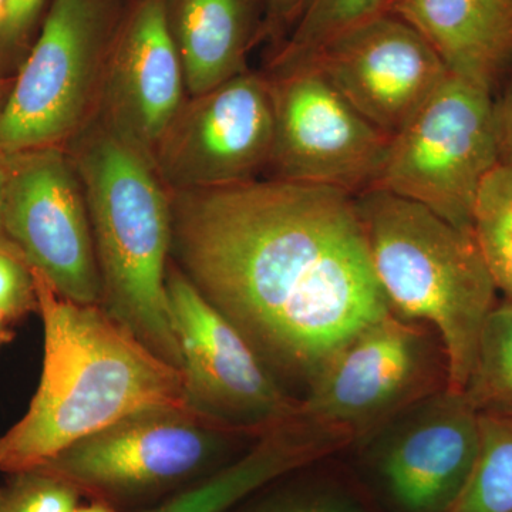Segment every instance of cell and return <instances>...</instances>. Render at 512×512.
Returning <instances> with one entry per match:
<instances>
[{"label":"cell","instance_id":"12","mask_svg":"<svg viewBox=\"0 0 512 512\" xmlns=\"http://www.w3.org/2000/svg\"><path fill=\"white\" fill-rule=\"evenodd\" d=\"M306 60L315 63L367 121L392 138L450 74L424 36L392 13L335 37Z\"/></svg>","mask_w":512,"mask_h":512},{"label":"cell","instance_id":"9","mask_svg":"<svg viewBox=\"0 0 512 512\" xmlns=\"http://www.w3.org/2000/svg\"><path fill=\"white\" fill-rule=\"evenodd\" d=\"M6 157V237L57 293L83 305H101L92 222L72 157L62 147Z\"/></svg>","mask_w":512,"mask_h":512},{"label":"cell","instance_id":"6","mask_svg":"<svg viewBox=\"0 0 512 512\" xmlns=\"http://www.w3.org/2000/svg\"><path fill=\"white\" fill-rule=\"evenodd\" d=\"M227 431L191 409L128 416L43 464L82 497L143 512L208 476Z\"/></svg>","mask_w":512,"mask_h":512},{"label":"cell","instance_id":"3","mask_svg":"<svg viewBox=\"0 0 512 512\" xmlns=\"http://www.w3.org/2000/svg\"><path fill=\"white\" fill-rule=\"evenodd\" d=\"M66 150L86 192L101 308L183 372L167 295L170 191L153 161L99 117Z\"/></svg>","mask_w":512,"mask_h":512},{"label":"cell","instance_id":"10","mask_svg":"<svg viewBox=\"0 0 512 512\" xmlns=\"http://www.w3.org/2000/svg\"><path fill=\"white\" fill-rule=\"evenodd\" d=\"M274 137L271 84L264 72L248 70L188 96L151 161L170 192L229 187L266 173Z\"/></svg>","mask_w":512,"mask_h":512},{"label":"cell","instance_id":"15","mask_svg":"<svg viewBox=\"0 0 512 512\" xmlns=\"http://www.w3.org/2000/svg\"><path fill=\"white\" fill-rule=\"evenodd\" d=\"M478 447L480 413L466 394L446 389L390 444L380 474L404 512H447L470 480Z\"/></svg>","mask_w":512,"mask_h":512},{"label":"cell","instance_id":"16","mask_svg":"<svg viewBox=\"0 0 512 512\" xmlns=\"http://www.w3.org/2000/svg\"><path fill=\"white\" fill-rule=\"evenodd\" d=\"M350 431L296 417L266 431L244 457L143 512H229L272 481L352 443Z\"/></svg>","mask_w":512,"mask_h":512},{"label":"cell","instance_id":"26","mask_svg":"<svg viewBox=\"0 0 512 512\" xmlns=\"http://www.w3.org/2000/svg\"><path fill=\"white\" fill-rule=\"evenodd\" d=\"M265 35L264 40L271 45L274 53L298 22L306 0H264Z\"/></svg>","mask_w":512,"mask_h":512},{"label":"cell","instance_id":"23","mask_svg":"<svg viewBox=\"0 0 512 512\" xmlns=\"http://www.w3.org/2000/svg\"><path fill=\"white\" fill-rule=\"evenodd\" d=\"M0 485V512H73L82 495L43 467L8 474Z\"/></svg>","mask_w":512,"mask_h":512},{"label":"cell","instance_id":"5","mask_svg":"<svg viewBox=\"0 0 512 512\" xmlns=\"http://www.w3.org/2000/svg\"><path fill=\"white\" fill-rule=\"evenodd\" d=\"M127 0H52L0 107V151L69 146L99 117Z\"/></svg>","mask_w":512,"mask_h":512},{"label":"cell","instance_id":"22","mask_svg":"<svg viewBox=\"0 0 512 512\" xmlns=\"http://www.w3.org/2000/svg\"><path fill=\"white\" fill-rule=\"evenodd\" d=\"M473 234L498 291L512 301V165L484 178L473 210Z\"/></svg>","mask_w":512,"mask_h":512},{"label":"cell","instance_id":"33","mask_svg":"<svg viewBox=\"0 0 512 512\" xmlns=\"http://www.w3.org/2000/svg\"><path fill=\"white\" fill-rule=\"evenodd\" d=\"M5 2L6 0H0V18H2L3 9H5Z\"/></svg>","mask_w":512,"mask_h":512},{"label":"cell","instance_id":"17","mask_svg":"<svg viewBox=\"0 0 512 512\" xmlns=\"http://www.w3.org/2000/svg\"><path fill=\"white\" fill-rule=\"evenodd\" d=\"M164 12L188 96L248 72L249 53L264 42V0H164Z\"/></svg>","mask_w":512,"mask_h":512},{"label":"cell","instance_id":"29","mask_svg":"<svg viewBox=\"0 0 512 512\" xmlns=\"http://www.w3.org/2000/svg\"><path fill=\"white\" fill-rule=\"evenodd\" d=\"M6 183H8V157L0 151V249L2 251L20 252L6 237L5 225H3V212H5ZM23 258V256H22Z\"/></svg>","mask_w":512,"mask_h":512},{"label":"cell","instance_id":"30","mask_svg":"<svg viewBox=\"0 0 512 512\" xmlns=\"http://www.w3.org/2000/svg\"><path fill=\"white\" fill-rule=\"evenodd\" d=\"M18 320L13 319L8 312L0 308V348L12 339L13 325Z\"/></svg>","mask_w":512,"mask_h":512},{"label":"cell","instance_id":"11","mask_svg":"<svg viewBox=\"0 0 512 512\" xmlns=\"http://www.w3.org/2000/svg\"><path fill=\"white\" fill-rule=\"evenodd\" d=\"M167 295L188 399L225 430L266 431L296 419L299 403L276 386L251 343L170 262Z\"/></svg>","mask_w":512,"mask_h":512},{"label":"cell","instance_id":"31","mask_svg":"<svg viewBox=\"0 0 512 512\" xmlns=\"http://www.w3.org/2000/svg\"><path fill=\"white\" fill-rule=\"evenodd\" d=\"M73 512H119L116 508L100 501H92L89 505H77Z\"/></svg>","mask_w":512,"mask_h":512},{"label":"cell","instance_id":"25","mask_svg":"<svg viewBox=\"0 0 512 512\" xmlns=\"http://www.w3.org/2000/svg\"><path fill=\"white\" fill-rule=\"evenodd\" d=\"M0 308L19 320L37 311L32 269L18 252L0 249Z\"/></svg>","mask_w":512,"mask_h":512},{"label":"cell","instance_id":"14","mask_svg":"<svg viewBox=\"0 0 512 512\" xmlns=\"http://www.w3.org/2000/svg\"><path fill=\"white\" fill-rule=\"evenodd\" d=\"M421 357L417 333L390 313L330 357L298 416L356 434L409 396L421 376Z\"/></svg>","mask_w":512,"mask_h":512},{"label":"cell","instance_id":"20","mask_svg":"<svg viewBox=\"0 0 512 512\" xmlns=\"http://www.w3.org/2000/svg\"><path fill=\"white\" fill-rule=\"evenodd\" d=\"M393 0H306L298 22L265 70L281 69L315 55L326 43L367 20L389 13Z\"/></svg>","mask_w":512,"mask_h":512},{"label":"cell","instance_id":"8","mask_svg":"<svg viewBox=\"0 0 512 512\" xmlns=\"http://www.w3.org/2000/svg\"><path fill=\"white\" fill-rule=\"evenodd\" d=\"M264 73L275 111L268 177L353 197L373 190L392 137L367 121L311 60Z\"/></svg>","mask_w":512,"mask_h":512},{"label":"cell","instance_id":"19","mask_svg":"<svg viewBox=\"0 0 512 512\" xmlns=\"http://www.w3.org/2000/svg\"><path fill=\"white\" fill-rule=\"evenodd\" d=\"M447 512H512V417L480 413V447L463 493Z\"/></svg>","mask_w":512,"mask_h":512},{"label":"cell","instance_id":"1","mask_svg":"<svg viewBox=\"0 0 512 512\" xmlns=\"http://www.w3.org/2000/svg\"><path fill=\"white\" fill-rule=\"evenodd\" d=\"M170 198L171 261L276 365L313 379L392 313L348 192L266 177Z\"/></svg>","mask_w":512,"mask_h":512},{"label":"cell","instance_id":"7","mask_svg":"<svg viewBox=\"0 0 512 512\" xmlns=\"http://www.w3.org/2000/svg\"><path fill=\"white\" fill-rule=\"evenodd\" d=\"M498 164L491 90L450 73L392 138L375 188L473 232L478 190Z\"/></svg>","mask_w":512,"mask_h":512},{"label":"cell","instance_id":"28","mask_svg":"<svg viewBox=\"0 0 512 512\" xmlns=\"http://www.w3.org/2000/svg\"><path fill=\"white\" fill-rule=\"evenodd\" d=\"M255 512H359L352 510V508L345 507V505L335 503H318V501H311V503H288L268 505V507L261 508Z\"/></svg>","mask_w":512,"mask_h":512},{"label":"cell","instance_id":"24","mask_svg":"<svg viewBox=\"0 0 512 512\" xmlns=\"http://www.w3.org/2000/svg\"><path fill=\"white\" fill-rule=\"evenodd\" d=\"M52 0H6L0 18V77L15 79L35 43Z\"/></svg>","mask_w":512,"mask_h":512},{"label":"cell","instance_id":"4","mask_svg":"<svg viewBox=\"0 0 512 512\" xmlns=\"http://www.w3.org/2000/svg\"><path fill=\"white\" fill-rule=\"evenodd\" d=\"M356 202L390 308L434 325L446 349V389L463 393L498 292L473 232L382 188Z\"/></svg>","mask_w":512,"mask_h":512},{"label":"cell","instance_id":"2","mask_svg":"<svg viewBox=\"0 0 512 512\" xmlns=\"http://www.w3.org/2000/svg\"><path fill=\"white\" fill-rule=\"evenodd\" d=\"M35 279L45 348L28 412L0 437V471L43 466L72 446L133 414L192 409L184 373L165 362L100 305H83Z\"/></svg>","mask_w":512,"mask_h":512},{"label":"cell","instance_id":"13","mask_svg":"<svg viewBox=\"0 0 512 512\" xmlns=\"http://www.w3.org/2000/svg\"><path fill=\"white\" fill-rule=\"evenodd\" d=\"M187 97L164 0H127L111 46L99 119L151 160Z\"/></svg>","mask_w":512,"mask_h":512},{"label":"cell","instance_id":"32","mask_svg":"<svg viewBox=\"0 0 512 512\" xmlns=\"http://www.w3.org/2000/svg\"><path fill=\"white\" fill-rule=\"evenodd\" d=\"M13 80L2 79L0 77V107L3 106L6 99H8L10 89H12Z\"/></svg>","mask_w":512,"mask_h":512},{"label":"cell","instance_id":"21","mask_svg":"<svg viewBox=\"0 0 512 512\" xmlns=\"http://www.w3.org/2000/svg\"><path fill=\"white\" fill-rule=\"evenodd\" d=\"M463 393L478 413L512 417V301L497 303L485 320Z\"/></svg>","mask_w":512,"mask_h":512},{"label":"cell","instance_id":"27","mask_svg":"<svg viewBox=\"0 0 512 512\" xmlns=\"http://www.w3.org/2000/svg\"><path fill=\"white\" fill-rule=\"evenodd\" d=\"M500 163L512 165V82L500 100L494 101Z\"/></svg>","mask_w":512,"mask_h":512},{"label":"cell","instance_id":"18","mask_svg":"<svg viewBox=\"0 0 512 512\" xmlns=\"http://www.w3.org/2000/svg\"><path fill=\"white\" fill-rule=\"evenodd\" d=\"M389 13L434 47L448 72L493 89L512 59V0H393Z\"/></svg>","mask_w":512,"mask_h":512}]
</instances>
